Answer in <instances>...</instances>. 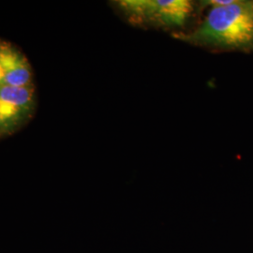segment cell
<instances>
[{
	"mask_svg": "<svg viewBox=\"0 0 253 253\" xmlns=\"http://www.w3.org/2000/svg\"><path fill=\"white\" fill-rule=\"evenodd\" d=\"M37 107L36 80L27 54L0 38V140L29 124Z\"/></svg>",
	"mask_w": 253,
	"mask_h": 253,
	"instance_id": "obj_1",
	"label": "cell"
},
{
	"mask_svg": "<svg viewBox=\"0 0 253 253\" xmlns=\"http://www.w3.org/2000/svg\"><path fill=\"white\" fill-rule=\"evenodd\" d=\"M195 43L219 47H242L253 41V4L234 0L211 6L199 27L187 37Z\"/></svg>",
	"mask_w": 253,
	"mask_h": 253,
	"instance_id": "obj_2",
	"label": "cell"
},
{
	"mask_svg": "<svg viewBox=\"0 0 253 253\" xmlns=\"http://www.w3.org/2000/svg\"><path fill=\"white\" fill-rule=\"evenodd\" d=\"M118 3L133 22L164 27L183 26L192 11V4L188 0H122Z\"/></svg>",
	"mask_w": 253,
	"mask_h": 253,
	"instance_id": "obj_3",
	"label": "cell"
}]
</instances>
